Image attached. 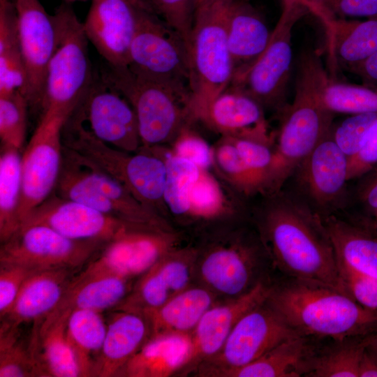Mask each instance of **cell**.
Instances as JSON below:
<instances>
[{
    "label": "cell",
    "mask_w": 377,
    "mask_h": 377,
    "mask_svg": "<svg viewBox=\"0 0 377 377\" xmlns=\"http://www.w3.org/2000/svg\"><path fill=\"white\" fill-rule=\"evenodd\" d=\"M27 99L20 91L0 95L1 145L20 150L27 132Z\"/></svg>",
    "instance_id": "cell-44"
},
{
    "label": "cell",
    "mask_w": 377,
    "mask_h": 377,
    "mask_svg": "<svg viewBox=\"0 0 377 377\" xmlns=\"http://www.w3.org/2000/svg\"><path fill=\"white\" fill-rule=\"evenodd\" d=\"M320 101L334 114L377 113V90L364 85L339 82L329 76L321 88Z\"/></svg>",
    "instance_id": "cell-39"
},
{
    "label": "cell",
    "mask_w": 377,
    "mask_h": 377,
    "mask_svg": "<svg viewBox=\"0 0 377 377\" xmlns=\"http://www.w3.org/2000/svg\"><path fill=\"white\" fill-rule=\"evenodd\" d=\"M73 269H57L32 272L24 281L8 314L1 320L13 327L41 321L59 304L73 279Z\"/></svg>",
    "instance_id": "cell-25"
},
{
    "label": "cell",
    "mask_w": 377,
    "mask_h": 377,
    "mask_svg": "<svg viewBox=\"0 0 377 377\" xmlns=\"http://www.w3.org/2000/svg\"><path fill=\"white\" fill-rule=\"evenodd\" d=\"M337 263L377 279V232L339 214L322 219Z\"/></svg>",
    "instance_id": "cell-30"
},
{
    "label": "cell",
    "mask_w": 377,
    "mask_h": 377,
    "mask_svg": "<svg viewBox=\"0 0 377 377\" xmlns=\"http://www.w3.org/2000/svg\"><path fill=\"white\" fill-rule=\"evenodd\" d=\"M376 121L377 113H361L350 114L342 121L333 122V140L348 160L359 151L368 131Z\"/></svg>",
    "instance_id": "cell-46"
},
{
    "label": "cell",
    "mask_w": 377,
    "mask_h": 377,
    "mask_svg": "<svg viewBox=\"0 0 377 377\" xmlns=\"http://www.w3.org/2000/svg\"><path fill=\"white\" fill-rule=\"evenodd\" d=\"M25 85L14 0H0V95L23 94Z\"/></svg>",
    "instance_id": "cell-36"
},
{
    "label": "cell",
    "mask_w": 377,
    "mask_h": 377,
    "mask_svg": "<svg viewBox=\"0 0 377 377\" xmlns=\"http://www.w3.org/2000/svg\"><path fill=\"white\" fill-rule=\"evenodd\" d=\"M96 138L119 149L138 151L142 143L135 112L126 98L100 75L71 114Z\"/></svg>",
    "instance_id": "cell-17"
},
{
    "label": "cell",
    "mask_w": 377,
    "mask_h": 377,
    "mask_svg": "<svg viewBox=\"0 0 377 377\" xmlns=\"http://www.w3.org/2000/svg\"><path fill=\"white\" fill-rule=\"evenodd\" d=\"M374 355V356L376 357V358L377 359V352L376 351H374V350H372L369 348H368Z\"/></svg>",
    "instance_id": "cell-58"
},
{
    "label": "cell",
    "mask_w": 377,
    "mask_h": 377,
    "mask_svg": "<svg viewBox=\"0 0 377 377\" xmlns=\"http://www.w3.org/2000/svg\"><path fill=\"white\" fill-rule=\"evenodd\" d=\"M102 77L131 105L142 147L172 143L182 128L196 121L189 87L107 64Z\"/></svg>",
    "instance_id": "cell-4"
},
{
    "label": "cell",
    "mask_w": 377,
    "mask_h": 377,
    "mask_svg": "<svg viewBox=\"0 0 377 377\" xmlns=\"http://www.w3.org/2000/svg\"><path fill=\"white\" fill-rule=\"evenodd\" d=\"M323 11L339 17H374L377 15V0H325L320 6L308 8Z\"/></svg>",
    "instance_id": "cell-51"
},
{
    "label": "cell",
    "mask_w": 377,
    "mask_h": 377,
    "mask_svg": "<svg viewBox=\"0 0 377 377\" xmlns=\"http://www.w3.org/2000/svg\"><path fill=\"white\" fill-rule=\"evenodd\" d=\"M359 377H377V359L367 347L360 361Z\"/></svg>",
    "instance_id": "cell-54"
},
{
    "label": "cell",
    "mask_w": 377,
    "mask_h": 377,
    "mask_svg": "<svg viewBox=\"0 0 377 377\" xmlns=\"http://www.w3.org/2000/svg\"><path fill=\"white\" fill-rule=\"evenodd\" d=\"M193 350L191 334L151 336L126 363L119 376H170L188 366Z\"/></svg>",
    "instance_id": "cell-24"
},
{
    "label": "cell",
    "mask_w": 377,
    "mask_h": 377,
    "mask_svg": "<svg viewBox=\"0 0 377 377\" xmlns=\"http://www.w3.org/2000/svg\"><path fill=\"white\" fill-rule=\"evenodd\" d=\"M201 120L223 136L253 139L274 146L276 134L269 130L264 108L232 86L210 103Z\"/></svg>",
    "instance_id": "cell-23"
},
{
    "label": "cell",
    "mask_w": 377,
    "mask_h": 377,
    "mask_svg": "<svg viewBox=\"0 0 377 377\" xmlns=\"http://www.w3.org/2000/svg\"><path fill=\"white\" fill-rule=\"evenodd\" d=\"M114 311L107 325L95 376H119L126 363L151 336L150 326L144 315Z\"/></svg>",
    "instance_id": "cell-26"
},
{
    "label": "cell",
    "mask_w": 377,
    "mask_h": 377,
    "mask_svg": "<svg viewBox=\"0 0 377 377\" xmlns=\"http://www.w3.org/2000/svg\"><path fill=\"white\" fill-rule=\"evenodd\" d=\"M62 142L121 183L146 207L157 214L165 212L167 168L160 152L143 147L136 152L114 147L96 138L73 115L63 127Z\"/></svg>",
    "instance_id": "cell-5"
},
{
    "label": "cell",
    "mask_w": 377,
    "mask_h": 377,
    "mask_svg": "<svg viewBox=\"0 0 377 377\" xmlns=\"http://www.w3.org/2000/svg\"><path fill=\"white\" fill-rule=\"evenodd\" d=\"M206 0H195V5L196 6L200 5V3H203Z\"/></svg>",
    "instance_id": "cell-57"
},
{
    "label": "cell",
    "mask_w": 377,
    "mask_h": 377,
    "mask_svg": "<svg viewBox=\"0 0 377 377\" xmlns=\"http://www.w3.org/2000/svg\"><path fill=\"white\" fill-rule=\"evenodd\" d=\"M297 335L266 299L239 319L217 354L198 365L200 374L216 376L244 366Z\"/></svg>",
    "instance_id": "cell-14"
},
{
    "label": "cell",
    "mask_w": 377,
    "mask_h": 377,
    "mask_svg": "<svg viewBox=\"0 0 377 377\" xmlns=\"http://www.w3.org/2000/svg\"><path fill=\"white\" fill-rule=\"evenodd\" d=\"M258 197L250 205V219L272 267L281 276L320 282L347 294L322 219L285 187Z\"/></svg>",
    "instance_id": "cell-1"
},
{
    "label": "cell",
    "mask_w": 377,
    "mask_h": 377,
    "mask_svg": "<svg viewBox=\"0 0 377 377\" xmlns=\"http://www.w3.org/2000/svg\"><path fill=\"white\" fill-rule=\"evenodd\" d=\"M34 272L19 265L0 264L1 319L10 311L23 283Z\"/></svg>",
    "instance_id": "cell-50"
},
{
    "label": "cell",
    "mask_w": 377,
    "mask_h": 377,
    "mask_svg": "<svg viewBox=\"0 0 377 377\" xmlns=\"http://www.w3.org/2000/svg\"><path fill=\"white\" fill-rule=\"evenodd\" d=\"M52 16L56 45L47 71L41 110L54 107L73 113L94 77L88 52L89 41L83 22L69 3L61 4Z\"/></svg>",
    "instance_id": "cell-9"
},
{
    "label": "cell",
    "mask_w": 377,
    "mask_h": 377,
    "mask_svg": "<svg viewBox=\"0 0 377 377\" xmlns=\"http://www.w3.org/2000/svg\"><path fill=\"white\" fill-rule=\"evenodd\" d=\"M377 165V121L368 131L359 151L348 160L349 182Z\"/></svg>",
    "instance_id": "cell-52"
},
{
    "label": "cell",
    "mask_w": 377,
    "mask_h": 377,
    "mask_svg": "<svg viewBox=\"0 0 377 377\" xmlns=\"http://www.w3.org/2000/svg\"><path fill=\"white\" fill-rule=\"evenodd\" d=\"M255 181L259 195L264 193L274 158V145L253 139L230 137Z\"/></svg>",
    "instance_id": "cell-45"
},
{
    "label": "cell",
    "mask_w": 377,
    "mask_h": 377,
    "mask_svg": "<svg viewBox=\"0 0 377 377\" xmlns=\"http://www.w3.org/2000/svg\"><path fill=\"white\" fill-rule=\"evenodd\" d=\"M318 340L297 335L278 344L244 366L223 371L221 377L306 376Z\"/></svg>",
    "instance_id": "cell-29"
},
{
    "label": "cell",
    "mask_w": 377,
    "mask_h": 377,
    "mask_svg": "<svg viewBox=\"0 0 377 377\" xmlns=\"http://www.w3.org/2000/svg\"><path fill=\"white\" fill-rule=\"evenodd\" d=\"M268 267L272 265L267 251L247 217L238 222L228 237L214 239L198 250L195 274L214 294L232 298L269 281Z\"/></svg>",
    "instance_id": "cell-6"
},
{
    "label": "cell",
    "mask_w": 377,
    "mask_h": 377,
    "mask_svg": "<svg viewBox=\"0 0 377 377\" xmlns=\"http://www.w3.org/2000/svg\"><path fill=\"white\" fill-rule=\"evenodd\" d=\"M348 185V158L333 140L330 128L283 187L323 219L341 212Z\"/></svg>",
    "instance_id": "cell-12"
},
{
    "label": "cell",
    "mask_w": 377,
    "mask_h": 377,
    "mask_svg": "<svg viewBox=\"0 0 377 377\" xmlns=\"http://www.w3.org/2000/svg\"><path fill=\"white\" fill-rule=\"evenodd\" d=\"M53 193L132 226L173 230L166 219L143 205L121 183L64 145Z\"/></svg>",
    "instance_id": "cell-8"
},
{
    "label": "cell",
    "mask_w": 377,
    "mask_h": 377,
    "mask_svg": "<svg viewBox=\"0 0 377 377\" xmlns=\"http://www.w3.org/2000/svg\"><path fill=\"white\" fill-rule=\"evenodd\" d=\"M272 281H262L242 295L214 304L204 313L191 334L193 350L188 366H198L219 353L239 319L267 299Z\"/></svg>",
    "instance_id": "cell-22"
},
{
    "label": "cell",
    "mask_w": 377,
    "mask_h": 377,
    "mask_svg": "<svg viewBox=\"0 0 377 377\" xmlns=\"http://www.w3.org/2000/svg\"><path fill=\"white\" fill-rule=\"evenodd\" d=\"M324 25L334 62L348 71L377 50V15L365 21L348 20L313 10Z\"/></svg>",
    "instance_id": "cell-27"
},
{
    "label": "cell",
    "mask_w": 377,
    "mask_h": 377,
    "mask_svg": "<svg viewBox=\"0 0 377 377\" xmlns=\"http://www.w3.org/2000/svg\"><path fill=\"white\" fill-rule=\"evenodd\" d=\"M215 294L205 286H190L158 308L145 312L151 336L192 334L204 313L214 304ZM150 336V337H151Z\"/></svg>",
    "instance_id": "cell-32"
},
{
    "label": "cell",
    "mask_w": 377,
    "mask_h": 377,
    "mask_svg": "<svg viewBox=\"0 0 377 377\" xmlns=\"http://www.w3.org/2000/svg\"><path fill=\"white\" fill-rule=\"evenodd\" d=\"M348 72L360 77L363 85L374 89H377V50L350 68Z\"/></svg>",
    "instance_id": "cell-53"
},
{
    "label": "cell",
    "mask_w": 377,
    "mask_h": 377,
    "mask_svg": "<svg viewBox=\"0 0 377 377\" xmlns=\"http://www.w3.org/2000/svg\"><path fill=\"white\" fill-rule=\"evenodd\" d=\"M319 54L304 53L298 63L293 102L279 112L274 158L263 195L281 190L301 162L330 129L334 114L320 101L321 88L327 78Z\"/></svg>",
    "instance_id": "cell-3"
},
{
    "label": "cell",
    "mask_w": 377,
    "mask_h": 377,
    "mask_svg": "<svg viewBox=\"0 0 377 377\" xmlns=\"http://www.w3.org/2000/svg\"><path fill=\"white\" fill-rule=\"evenodd\" d=\"M132 0H91L84 32L106 64L127 66L135 30Z\"/></svg>",
    "instance_id": "cell-21"
},
{
    "label": "cell",
    "mask_w": 377,
    "mask_h": 377,
    "mask_svg": "<svg viewBox=\"0 0 377 377\" xmlns=\"http://www.w3.org/2000/svg\"><path fill=\"white\" fill-rule=\"evenodd\" d=\"M198 249L176 248L140 276L133 288L114 310L141 314L156 309L191 286L195 274Z\"/></svg>",
    "instance_id": "cell-20"
},
{
    "label": "cell",
    "mask_w": 377,
    "mask_h": 377,
    "mask_svg": "<svg viewBox=\"0 0 377 377\" xmlns=\"http://www.w3.org/2000/svg\"><path fill=\"white\" fill-rule=\"evenodd\" d=\"M177 242L173 231L129 227L108 242L81 274H112L131 279L143 274L176 249Z\"/></svg>",
    "instance_id": "cell-16"
},
{
    "label": "cell",
    "mask_w": 377,
    "mask_h": 377,
    "mask_svg": "<svg viewBox=\"0 0 377 377\" xmlns=\"http://www.w3.org/2000/svg\"><path fill=\"white\" fill-rule=\"evenodd\" d=\"M271 34L260 14L248 0H232L227 36L235 72L251 64L260 55Z\"/></svg>",
    "instance_id": "cell-31"
},
{
    "label": "cell",
    "mask_w": 377,
    "mask_h": 377,
    "mask_svg": "<svg viewBox=\"0 0 377 377\" xmlns=\"http://www.w3.org/2000/svg\"><path fill=\"white\" fill-rule=\"evenodd\" d=\"M191 126L182 128L172 142L171 152L208 170L213 166V148Z\"/></svg>",
    "instance_id": "cell-48"
},
{
    "label": "cell",
    "mask_w": 377,
    "mask_h": 377,
    "mask_svg": "<svg viewBox=\"0 0 377 377\" xmlns=\"http://www.w3.org/2000/svg\"><path fill=\"white\" fill-rule=\"evenodd\" d=\"M105 244L71 239L45 226H29L1 243L0 264L19 265L33 271L74 270L89 263Z\"/></svg>",
    "instance_id": "cell-15"
},
{
    "label": "cell",
    "mask_w": 377,
    "mask_h": 377,
    "mask_svg": "<svg viewBox=\"0 0 377 377\" xmlns=\"http://www.w3.org/2000/svg\"><path fill=\"white\" fill-rule=\"evenodd\" d=\"M337 265L347 294L364 307L377 310V279L360 274L339 263Z\"/></svg>",
    "instance_id": "cell-49"
},
{
    "label": "cell",
    "mask_w": 377,
    "mask_h": 377,
    "mask_svg": "<svg viewBox=\"0 0 377 377\" xmlns=\"http://www.w3.org/2000/svg\"><path fill=\"white\" fill-rule=\"evenodd\" d=\"M307 8L320 6L325 0H300Z\"/></svg>",
    "instance_id": "cell-56"
},
{
    "label": "cell",
    "mask_w": 377,
    "mask_h": 377,
    "mask_svg": "<svg viewBox=\"0 0 377 377\" xmlns=\"http://www.w3.org/2000/svg\"><path fill=\"white\" fill-rule=\"evenodd\" d=\"M367 337L339 340H318L306 376L359 377Z\"/></svg>",
    "instance_id": "cell-35"
},
{
    "label": "cell",
    "mask_w": 377,
    "mask_h": 377,
    "mask_svg": "<svg viewBox=\"0 0 377 377\" xmlns=\"http://www.w3.org/2000/svg\"><path fill=\"white\" fill-rule=\"evenodd\" d=\"M18 327L1 324L0 377L43 376L31 346L20 340Z\"/></svg>",
    "instance_id": "cell-40"
},
{
    "label": "cell",
    "mask_w": 377,
    "mask_h": 377,
    "mask_svg": "<svg viewBox=\"0 0 377 377\" xmlns=\"http://www.w3.org/2000/svg\"><path fill=\"white\" fill-rule=\"evenodd\" d=\"M128 279L112 274L84 275L73 279L57 306L41 320L45 326L66 311L103 312L117 307L130 290Z\"/></svg>",
    "instance_id": "cell-28"
},
{
    "label": "cell",
    "mask_w": 377,
    "mask_h": 377,
    "mask_svg": "<svg viewBox=\"0 0 377 377\" xmlns=\"http://www.w3.org/2000/svg\"><path fill=\"white\" fill-rule=\"evenodd\" d=\"M71 312H64L50 324L36 330L30 345L43 376H81L78 363L66 332Z\"/></svg>",
    "instance_id": "cell-33"
},
{
    "label": "cell",
    "mask_w": 377,
    "mask_h": 377,
    "mask_svg": "<svg viewBox=\"0 0 377 377\" xmlns=\"http://www.w3.org/2000/svg\"><path fill=\"white\" fill-rule=\"evenodd\" d=\"M1 145L0 242L10 239L21 228L19 212L22 195V154Z\"/></svg>",
    "instance_id": "cell-37"
},
{
    "label": "cell",
    "mask_w": 377,
    "mask_h": 377,
    "mask_svg": "<svg viewBox=\"0 0 377 377\" xmlns=\"http://www.w3.org/2000/svg\"><path fill=\"white\" fill-rule=\"evenodd\" d=\"M148 8L176 29L189 47L195 0H140Z\"/></svg>",
    "instance_id": "cell-47"
},
{
    "label": "cell",
    "mask_w": 377,
    "mask_h": 377,
    "mask_svg": "<svg viewBox=\"0 0 377 377\" xmlns=\"http://www.w3.org/2000/svg\"><path fill=\"white\" fill-rule=\"evenodd\" d=\"M71 114L54 107L45 108L22 154L21 227L29 213L55 188L62 162V130Z\"/></svg>",
    "instance_id": "cell-13"
},
{
    "label": "cell",
    "mask_w": 377,
    "mask_h": 377,
    "mask_svg": "<svg viewBox=\"0 0 377 377\" xmlns=\"http://www.w3.org/2000/svg\"><path fill=\"white\" fill-rule=\"evenodd\" d=\"M367 347L377 352V332L367 337Z\"/></svg>",
    "instance_id": "cell-55"
},
{
    "label": "cell",
    "mask_w": 377,
    "mask_h": 377,
    "mask_svg": "<svg viewBox=\"0 0 377 377\" xmlns=\"http://www.w3.org/2000/svg\"><path fill=\"white\" fill-rule=\"evenodd\" d=\"M66 1H77V0H66Z\"/></svg>",
    "instance_id": "cell-59"
},
{
    "label": "cell",
    "mask_w": 377,
    "mask_h": 377,
    "mask_svg": "<svg viewBox=\"0 0 377 377\" xmlns=\"http://www.w3.org/2000/svg\"><path fill=\"white\" fill-rule=\"evenodd\" d=\"M158 147L166 163L164 202L168 212L180 219H187L189 193L200 175L201 168L188 159L165 151V146Z\"/></svg>",
    "instance_id": "cell-38"
},
{
    "label": "cell",
    "mask_w": 377,
    "mask_h": 377,
    "mask_svg": "<svg viewBox=\"0 0 377 377\" xmlns=\"http://www.w3.org/2000/svg\"><path fill=\"white\" fill-rule=\"evenodd\" d=\"M338 214L361 226L377 216V165L349 182L344 208Z\"/></svg>",
    "instance_id": "cell-42"
},
{
    "label": "cell",
    "mask_w": 377,
    "mask_h": 377,
    "mask_svg": "<svg viewBox=\"0 0 377 377\" xmlns=\"http://www.w3.org/2000/svg\"><path fill=\"white\" fill-rule=\"evenodd\" d=\"M26 75L23 95L29 108L41 109L47 71L56 45L52 15L39 0H14Z\"/></svg>",
    "instance_id": "cell-18"
},
{
    "label": "cell",
    "mask_w": 377,
    "mask_h": 377,
    "mask_svg": "<svg viewBox=\"0 0 377 377\" xmlns=\"http://www.w3.org/2000/svg\"><path fill=\"white\" fill-rule=\"evenodd\" d=\"M188 202V219L212 221L227 215L221 188L208 170L201 169L191 188Z\"/></svg>",
    "instance_id": "cell-43"
},
{
    "label": "cell",
    "mask_w": 377,
    "mask_h": 377,
    "mask_svg": "<svg viewBox=\"0 0 377 377\" xmlns=\"http://www.w3.org/2000/svg\"><path fill=\"white\" fill-rule=\"evenodd\" d=\"M33 225L45 226L71 239L105 244L135 226L54 193L29 213L21 228Z\"/></svg>",
    "instance_id": "cell-19"
},
{
    "label": "cell",
    "mask_w": 377,
    "mask_h": 377,
    "mask_svg": "<svg viewBox=\"0 0 377 377\" xmlns=\"http://www.w3.org/2000/svg\"><path fill=\"white\" fill-rule=\"evenodd\" d=\"M232 0H206L195 8L189 42L190 89L196 120L230 84L234 65L227 24Z\"/></svg>",
    "instance_id": "cell-7"
},
{
    "label": "cell",
    "mask_w": 377,
    "mask_h": 377,
    "mask_svg": "<svg viewBox=\"0 0 377 377\" xmlns=\"http://www.w3.org/2000/svg\"><path fill=\"white\" fill-rule=\"evenodd\" d=\"M309 13L300 0H283L282 13L266 48L254 61L235 72L229 86L252 97L264 110L279 113L287 105L293 29Z\"/></svg>",
    "instance_id": "cell-10"
},
{
    "label": "cell",
    "mask_w": 377,
    "mask_h": 377,
    "mask_svg": "<svg viewBox=\"0 0 377 377\" xmlns=\"http://www.w3.org/2000/svg\"><path fill=\"white\" fill-rule=\"evenodd\" d=\"M107 330L102 312L72 311L66 323V337L78 363L81 377L95 376Z\"/></svg>",
    "instance_id": "cell-34"
},
{
    "label": "cell",
    "mask_w": 377,
    "mask_h": 377,
    "mask_svg": "<svg viewBox=\"0 0 377 377\" xmlns=\"http://www.w3.org/2000/svg\"><path fill=\"white\" fill-rule=\"evenodd\" d=\"M213 166L238 195L249 200L260 195L255 181L230 137L223 136L213 147Z\"/></svg>",
    "instance_id": "cell-41"
},
{
    "label": "cell",
    "mask_w": 377,
    "mask_h": 377,
    "mask_svg": "<svg viewBox=\"0 0 377 377\" xmlns=\"http://www.w3.org/2000/svg\"><path fill=\"white\" fill-rule=\"evenodd\" d=\"M132 1L135 24L127 67L190 88L189 47L184 38L140 0Z\"/></svg>",
    "instance_id": "cell-11"
},
{
    "label": "cell",
    "mask_w": 377,
    "mask_h": 377,
    "mask_svg": "<svg viewBox=\"0 0 377 377\" xmlns=\"http://www.w3.org/2000/svg\"><path fill=\"white\" fill-rule=\"evenodd\" d=\"M267 301L300 335L316 340L377 332V310L320 282L280 276L272 281Z\"/></svg>",
    "instance_id": "cell-2"
}]
</instances>
